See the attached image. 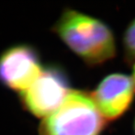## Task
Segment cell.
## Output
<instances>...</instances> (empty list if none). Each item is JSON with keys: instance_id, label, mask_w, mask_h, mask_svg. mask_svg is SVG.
I'll return each instance as SVG.
<instances>
[{"instance_id": "1", "label": "cell", "mask_w": 135, "mask_h": 135, "mask_svg": "<svg viewBox=\"0 0 135 135\" xmlns=\"http://www.w3.org/2000/svg\"><path fill=\"white\" fill-rule=\"evenodd\" d=\"M53 31L88 65H99L115 57V38L111 28L99 19L67 8Z\"/></svg>"}, {"instance_id": "2", "label": "cell", "mask_w": 135, "mask_h": 135, "mask_svg": "<svg viewBox=\"0 0 135 135\" xmlns=\"http://www.w3.org/2000/svg\"><path fill=\"white\" fill-rule=\"evenodd\" d=\"M105 119L90 94L70 90L64 101L40 124L39 135H100Z\"/></svg>"}, {"instance_id": "3", "label": "cell", "mask_w": 135, "mask_h": 135, "mask_svg": "<svg viewBox=\"0 0 135 135\" xmlns=\"http://www.w3.org/2000/svg\"><path fill=\"white\" fill-rule=\"evenodd\" d=\"M69 80L58 65L44 67L40 76L25 90L21 92L23 107L37 117L53 112L70 91Z\"/></svg>"}, {"instance_id": "4", "label": "cell", "mask_w": 135, "mask_h": 135, "mask_svg": "<svg viewBox=\"0 0 135 135\" xmlns=\"http://www.w3.org/2000/svg\"><path fill=\"white\" fill-rule=\"evenodd\" d=\"M42 69L39 54L33 46L14 45L0 55V83L12 90H25Z\"/></svg>"}, {"instance_id": "5", "label": "cell", "mask_w": 135, "mask_h": 135, "mask_svg": "<svg viewBox=\"0 0 135 135\" xmlns=\"http://www.w3.org/2000/svg\"><path fill=\"white\" fill-rule=\"evenodd\" d=\"M91 96L105 120H117L131 107L135 97V81L127 74L112 73L100 81Z\"/></svg>"}, {"instance_id": "6", "label": "cell", "mask_w": 135, "mask_h": 135, "mask_svg": "<svg viewBox=\"0 0 135 135\" xmlns=\"http://www.w3.org/2000/svg\"><path fill=\"white\" fill-rule=\"evenodd\" d=\"M123 44L125 60L129 63L135 62V19L130 22L125 30Z\"/></svg>"}, {"instance_id": "7", "label": "cell", "mask_w": 135, "mask_h": 135, "mask_svg": "<svg viewBox=\"0 0 135 135\" xmlns=\"http://www.w3.org/2000/svg\"><path fill=\"white\" fill-rule=\"evenodd\" d=\"M132 78L135 81V62H134L133 66V76H132Z\"/></svg>"}, {"instance_id": "8", "label": "cell", "mask_w": 135, "mask_h": 135, "mask_svg": "<svg viewBox=\"0 0 135 135\" xmlns=\"http://www.w3.org/2000/svg\"><path fill=\"white\" fill-rule=\"evenodd\" d=\"M133 129H134V133H135V120H134V124H133Z\"/></svg>"}]
</instances>
